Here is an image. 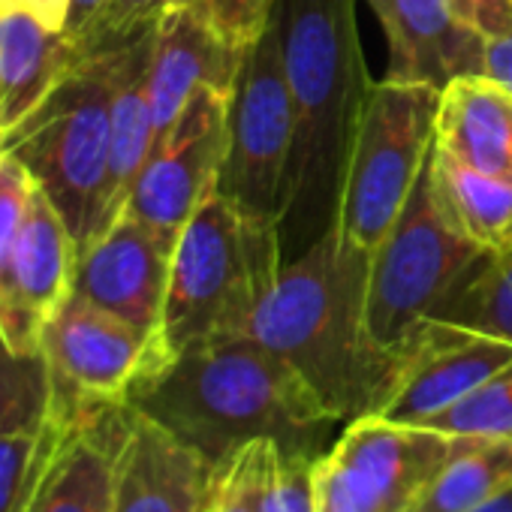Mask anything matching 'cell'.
<instances>
[{"mask_svg": "<svg viewBox=\"0 0 512 512\" xmlns=\"http://www.w3.org/2000/svg\"><path fill=\"white\" fill-rule=\"evenodd\" d=\"M190 4L199 7L232 49L247 55V49L269 31L281 0H190Z\"/></svg>", "mask_w": 512, "mask_h": 512, "instance_id": "obj_31", "label": "cell"}, {"mask_svg": "<svg viewBox=\"0 0 512 512\" xmlns=\"http://www.w3.org/2000/svg\"><path fill=\"white\" fill-rule=\"evenodd\" d=\"M229 94L232 91L214 85L196 91L175 127L151 151L127 199V214L178 238L199 205L217 190L226 151Z\"/></svg>", "mask_w": 512, "mask_h": 512, "instance_id": "obj_11", "label": "cell"}, {"mask_svg": "<svg viewBox=\"0 0 512 512\" xmlns=\"http://www.w3.org/2000/svg\"><path fill=\"white\" fill-rule=\"evenodd\" d=\"M52 419V377L43 353H19L0 332V434L43 431Z\"/></svg>", "mask_w": 512, "mask_h": 512, "instance_id": "obj_26", "label": "cell"}, {"mask_svg": "<svg viewBox=\"0 0 512 512\" xmlns=\"http://www.w3.org/2000/svg\"><path fill=\"white\" fill-rule=\"evenodd\" d=\"M455 13L485 40L512 31V0H452Z\"/></svg>", "mask_w": 512, "mask_h": 512, "instance_id": "obj_32", "label": "cell"}, {"mask_svg": "<svg viewBox=\"0 0 512 512\" xmlns=\"http://www.w3.org/2000/svg\"><path fill=\"white\" fill-rule=\"evenodd\" d=\"M368 4L389 43V82L443 91L455 79L482 76L485 37L455 13L452 0H368Z\"/></svg>", "mask_w": 512, "mask_h": 512, "instance_id": "obj_17", "label": "cell"}, {"mask_svg": "<svg viewBox=\"0 0 512 512\" xmlns=\"http://www.w3.org/2000/svg\"><path fill=\"white\" fill-rule=\"evenodd\" d=\"M79 244L37 184L13 266L0 293V332L19 353H40V338L55 311L73 296Z\"/></svg>", "mask_w": 512, "mask_h": 512, "instance_id": "obj_13", "label": "cell"}, {"mask_svg": "<svg viewBox=\"0 0 512 512\" xmlns=\"http://www.w3.org/2000/svg\"><path fill=\"white\" fill-rule=\"evenodd\" d=\"M256 512H317L314 455L278 440H250L238 452Z\"/></svg>", "mask_w": 512, "mask_h": 512, "instance_id": "obj_25", "label": "cell"}, {"mask_svg": "<svg viewBox=\"0 0 512 512\" xmlns=\"http://www.w3.org/2000/svg\"><path fill=\"white\" fill-rule=\"evenodd\" d=\"M371 256L326 229L284 269L256 308L247 338L278 356L317 395L335 422L374 413L398 368L365 326Z\"/></svg>", "mask_w": 512, "mask_h": 512, "instance_id": "obj_1", "label": "cell"}, {"mask_svg": "<svg viewBox=\"0 0 512 512\" xmlns=\"http://www.w3.org/2000/svg\"><path fill=\"white\" fill-rule=\"evenodd\" d=\"M425 428H437L452 437L512 440V362L488 377L467 398L434 416Z\"/></svg>", "mask_w": 512, "mask_h": 512, "instance_id": "obj_27", "label": "cell"}, {"mask_svg": "<svg viewBox=\"0 0 512 512\" xmlns=\"http://www.w3.org/2000/svg\"><path fill=\"white\" fill-rule=\"evenodd\" d=\"M34 488H37V485H34ZM28 500H31V497H28ZM22 512H28V503H25V509H22Z\"/></svg>", "mask_w": 512, "mask_h": 512, "instance_id": "obj_38", "label": "cell"}, {"mask_svg": "<svg viewBox=\"0 0 512 512\" xmlns=\"http://www.w3.org/2000/svg\"><path fill=\"white\" fill-rule=\"evenodd\" d=\"M244 55L232 49L193 4L172 7L151 37L148 97L154 112V148L175 127L199 88L232 91Z\"/></svg>", "mask_w": 512, "mask_h": 512, "instance_id": "obj_18", "label": "cell"}, {"mask_svg": "<svg viewBox=\"0 0 512 512\" xmlns=\"http://www.w3.org/2000/svg\"><path fill=\"white\" fill-rule=\"evenodd\" d=\"M512 488V440L461 437L410 512H473Z\"/></svg>", "mask_w": 512, "mask_h": 512, "instance_id": "obj_23", "label": "cell"}, {"mask_svg": "<svg viewBox=\"0 0 512 512\" xmlns=\"http://www.w3.org/2000/svg\"><path fill=\"white\" fill-rule=\"evenodd\" d=\"M214 467L250 440L308 449L335 425L317 395L253 338H217L172 356L127 398Z\"/></svg>", "mask_w": 512, "mask_h": 512, "instance_id": "obj_3", "label": "cell"}, {"mask_svg": "<svg viewBox=\"0 0 512 512\" xmlns=\"http://www.w3.org/2000/svg\"><path fill=\"white\" fill-rule=\"evenodd\" d=\"M473 512H512V488L500 491L497 497H491L488 503L476 506Z\"/></svg>", "mask_w": 512, "mask_h": 512, "instance_id": "obj_37", "label": "cell"}, {"mask_svg": "<svg viewBox=\"0 0 512 512\" xmlns=\"http://www.w3.org/2000/svg\"><path fill=\"white\" fill-rule=\"evenodd\" d=\"M178 4H190V0H106L103 10L79 34V40L73 46H76L79 58L124 49V46L154 34L160 19Z\"/></svg>", "mask_w": 512, "mask_h": 512, "instance_id": "obj_28", "label": "cell"}, {"mask_svg": "<svg viewBox=\"0 0 512 512\" xmlns=\"http://www.w3.org/2000/svg\"><path fill=\"white\" fill-rule=\"evenodd\" d=\"M428 184L440 214L461 238L482 253L512 247V181L476 172L434 145Z\"/></svg>", "mask_w": 512, "mask_h": 512, "instance_id": "obj_22", "label": "cell"}, {"mask_svg": "<svg viewBox=\"0 0 512 512\" xmlns=\"http://www.w3.org/2000/svg\"><path fill=\"white\" fill-rule=\"evenodd\" d=\"M214 488L217 467L133 407L115 467L112 512H208Z\"/></svg>", "mask_w": 512, "mask_h": 512, "instance_id": "obj_15", "label": "cell"}, {"mask_svg": "<svg viewBox=\"0 0 512 512\" xmlns=\"http://www.w3.org/2000/svg\"><path fill=\"white\" fill-rule=\"evenodd\" d=\"M461 437L365 413L314 458L317 512H410Z\"/></svg>", "mask_w": 512, "mask_h": 512, "instance_id": "obj_9", "label": "cell"}, {"mask_svg": "<svg viewBox=\"0 0 512 512\" xmlns=\"http://www.w3.org/2000/svg\"><path fill=\"white\" fill-rule=\"evenodd\" d=\"M482 76H488V79H494V82H500L503 88L512 91V31L485 40Z\"/></svg>", "mask_w": 512, "mask_h": 512, "instance_id": "obj_35", "label": "cell"}, {"mask_svg": "<svg viewBox=\"0 0 512 512\" xmlns=\"http://www.w3.org/2000/svg\"><path fill=\"white\" fill-rule=\"evenodd\" d=\"M0 13H28L52 31L67 28L70 0H0Z\"/></svg>", "mask_w": 512, "mask_h": 512, "instance_id": "obj_34", "label": "cell"}, {"mask_svg": "<svg viewBox=\"0 0 512 512\" xmlns=\"http://www.w3.org/2000/svg\"><path fill=\"white\" fill-rule=\"evenodd\" d=\"M437 112V88L371 82L335 220L350 247L371 256L398 220L434 148Z\"/></svg>", "mask_w": 512, "mask_h": 512, "instance_id": "obj_7", "label": "cell"}, {"mask_svg": "<svg viewBox=\"0 0 512 512\" xmlns=\"http://www.w3.org/2000/svg\"><path fill=\"white\" fill-rule=\"evenodd\" d=\"M172 250L175 238L124 211L79 253L73 296L157 338L169 287Z\"/></svg>", "mask_w": 512, "mask_h": 512, "instance_id": "obj_12", "label": "cell"}, {"mask_svg": "<svg viewBox=\"0 0 512 512\" xmlns=\"http://www.w3.org/2000/svg\"><path fill=\"white\" fill-rule=\"evenodd\" d=\"M130 419L133 407L124 401L58 422L28 512H112L115 467Z\"/></svg>", "mask_w": 512, "mask_h": 512, "instance_id": "obj_16", "label": "cell"}, {"mask_svg": "<svg viewBox=\"0 0 512 512\" xmlns=\"http://www.w3.org/2000/svg\"><path fill=\"white\" fill-rule=\"evenodd\" d=\"M293 100L281 52V28L272 19L235 76L226 112V151L217 193L241 214L281 226L290 199Z\"/></svg>", "mask_w": 512, "mask_h": 512, "instance_id": "obj_8", "label": "cell"}, {"mask_svg": "<svg viewBox=\"0 0 512 512\" xmlns=\"http://www.w3.org/2000/svg\"><path fill=\"white\" fill-rule=\"evenodd\" d=\"M40 353L52 377L55 422L124 404L139 380L160 368L157 338L79 296H70L46 323Z\"/></svg>", "mask_w": 512, "mask_h": 512, "instance_id": "obj_10", "label": "cell"}, {"mask_svg": "<svg viewBox=\"0 0 512 512\" xmlns=\"http://www.w3.org/2000/svg\"><path fill=\"white\" fill-rule=\"evenodd\" d=\"M103 4H106V0H70V16H67L64 34L76 43L79 34H82V31L94 22V16L103 10Z\"/></svg>", "mask_w": 512, "mask_h": 512, "instance_id": "obj_36", "label": "cell"}, {"mask_svg": "<svg viewBox=\"0 0 512 512\" xmlns=\"http://www.w3.org/2000/svg\"><path fill=\"white\" fill-rule=\"evenodd\" d=\"M482 250L461 238L440 214L428 163L392 229L371 253L365 287V326L374 347L401 371L431 314L479 263Z\"/></svg>", "mask_w": 512, "mask_h": 512, "instance_id": "obj_6", "label": "cell"}, {"mask_svg": "<svg viewBox=\"0 0 512 512\" xmlns=\"http://www.w3.org/2000/svg\"><path fill=\"white\" fill-rule=\"evenodd\" d=\"M428 326L512 341V247L482 253L479 263L431 314Z\"/></svg>", "mask_w": 512, "mask_h": 512, "instance_id": "obj_24", "label": "cell"}, {"mask_svg": "<svg viewBox=\"0 0 512 512\" xmlns=\"http://www.w3.org/2000/svg\"><path fill=\"white\" fill-rule=\"evenodd\" d=\"M434 145L458 163L512 181V91L488 76H464L440 91Z\"/></svg>", "mask_w": 512, "mask_h": 512, "instance_id": "obj_19", "label": "cell"}, {"mask_svg": "<svg viewBox=\"0 0 512 512\" xmlns=\"http://www.w3.org/2000/svg\"><path fill=\"white\" fill-rule=\"evenodd\" d=\"M34 193H37V181L25 169V163L0 148V293H4Z\"/></svg>", "mask_w": 512, "mask_h": 512, "instance_id": "obj_30", "label": "cell"}, {"mask_svg": "<svg viewBox=\"0 0 512 512\" xmlns=\"http://www.w3.org/2000/svg\"><path fill=\"white\" fill-rule=\"evenodd\" d=\"M208 512H256L238 455H232L229 461L217 467V488H214V503Z\"/></svg>", "mask_w": 512, "mask_h": 512, "instance_id": "obj_33", "label": "cell"}, {"mask_svg": "<svg viewBox=\"0 0 512 512\" xmlns=\"http://www.w3.org/2000/svg\"><path fill=\"white\" fill-rule=\"evenodd\" d=\"M124 49L82 58L13 133L0 139V148L25 163L61 211L79 253L103 232L112 100Z\"/></svg>", "mask_w": 512, "mask_h": 512, "instance_id": "obj_5", "label": "cell"}, {"mask_svg": "<svg viewBox=\"0 0 512 512\" xmlns=\"http://www.w3.org/2000/svg\"><path fill=\"white\" fill-rule=\"evenodd\" d=\"M275 19L296 124L290 199L278 232L284 253L299 256L338 220L371 79L353 0H281Z\"/></svg>", "mask_w": 512, "mask_h": 512, "instance_id": "obj_2", "label": "cell"}, {"mask_svg": "<svg viewBox=\"0 0 512 512\" xmlns=\"http://www.w3.org/2000/svg\"><path fill=\"white\" fill-rule=\"evenodd\" d=\"M55 437H58L55 419H49L43 431L0 434V512L25 509Z\"/></svg>", "mask_w": 512, "mask_h": 512, "instance_id": "obj_29", "label": "cell"}, {"mask_svg": "<svg viewBox=\"0 0 512 512\" xmlns=\"http://www.w3.org/2000/svg\"><path fill=\"white\" fill-rule=\"evenodd\" d=\"M64 31L28 13H0V139L13 133L79 64Z\"/></svg>", "mask_w": 512, "mask_h": 512, "instance_id": "obj_20", "label": "cell"}, {"mask_svg": "<svg viewBox=\"0 0 512 512\" xmlns=\"http://www.w3.org/2000/svg\"><path fill=\"white\" fill-rule=\"evenodd\" d=\"M151 37H142L124 49L121 76L112 100V142H109V175L103 202V232L124 214L127 199L154 151V112L148 97V58Z\"/></svg>", "mask_w": 512, "mask_h": 512, "instance_id": "obj_21", "label": "cell"}, {"mask_svg": "<svg viewBox=\"0 0 512 512\" xmlns=\"http://www.w3.org/2000/svg\"><path fill=\"white\" fill-rule=\"evenodd\" d=\"M512 362V341L428 326L374 410L404 425H428Z\"/></svg>", "mask_w": 512, "mask_h": 512, "instance_id": "obj_14", "label": "cell"}, {"mask_svg": "<svg viewBox=\"0 0 512 512\" xmlns=\"http://www.w3.org/2000/svg\"><path fill=\"white\" fill-rule=\"evenodd\" d=\"M281 269L278 226L241 214L214 190L175 238L157 332L160 365L187 347L247 335Z\"/></svg>", "mask_w": 512, "mask_h": 512, "instance_id": "obj_4", "label": "cell"}]
</instances>
